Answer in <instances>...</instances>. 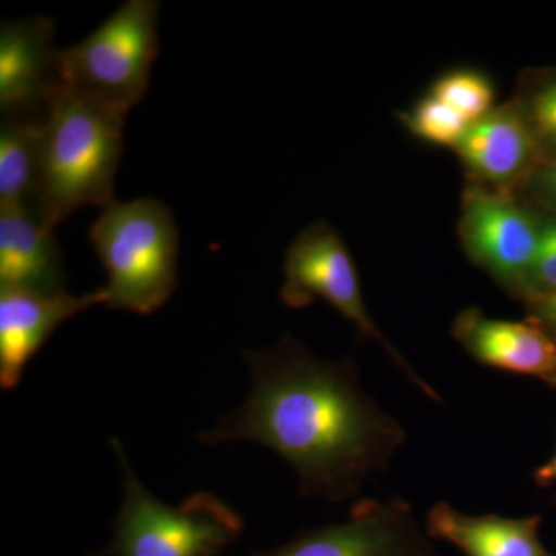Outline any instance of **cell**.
Wrapping results in <instances>:
<instances>
[{
  "label": "cell",
  "mask_w": 556,
  "mask_h": 556,
  "mask_svg": "<svg viewBox=\"0 0 556 556\" xmlns=\"http://www.w3.org/2000/svg\"><path fill=\"white\" fill-rule=\"evenodd\" d=\"M251 393L201 431V444L254 442L288 460L300 495L346 503L390 467L404 427L365 393L353 358L327 361L291 332L268 350L244 351Z\"/></svg>",
  "instance_id": "6da1fadb"
},
{
  "label": "cell",
  "mask_w": 556,
  "mask_h": 556,
  "mask_svg": "<svg viewBox=\"0 0 556 556\" xmlns=\"http://www.w3.org/2000/svg\"><path fill=\"white\" fill-rule=\"evenodd\" d=\"M126 116L65 89L43 115L36 206L58 226L86 206L115 200Z\"/></svg>",
  "instance_id": "7a4b0ae2"
},
{
  "label": "cell",
  "mask_w": 556,
  "mask_h": 556,
  "mask_svg": "<svg viewBox=\"0 0 556 556\" xmlns=\"http://www.w3.org/2000/svg\"><path fill=\"white\" fill-rule=\"evenodd\" d=\"M89 239L108 273L102 305L137 314L163 308L178 285L179 236L169 206L155 199L113 201Z\"/></svg>",
  "instance_id": "3957f363"
},
{
  "label": "cell",
  "mask_w": 556,
  "mask_h": 556,
  "mask_svg": "<svg viewBox=\"0 0 556 556\" xmlns=\"http://www.w3.org/2000/svg\"><path fill=\"white\" fill-rule=\"evenodd\" d=\"M110 444L123 471L124 496L105 556H223L243 535L241 515L212 493L166 506L139 481L119 439Z\"/></svg>",
  "instance_id": "277c9868"
},
{
  "label": "cell",
  "mask_w": 556,
  "mask_h": 556,
  "mask_svg": "<svg viewBox=\"0 0 556 556\" xmlns=\"http://www.w3.org/2000/svg\"><path fill=\"white\" fill-rule=\"evenodd\" d=\"M159 14L156 0H127L86 39L60 50L61 89L129 115L148 93Z\"/></svg>",
  "instance_id": "5b68a950"
},
{
  "label": "cell",
  "mask_w": 556,
  "mask_h": 556,
  "mask_svg": "<svg viewBox=\"0 0 556 556\" xmlns=\"http://www.w3.org/2000/svg\"><path fill=\"white\" fill-rule=\"evenodd\" d=\"M283 274L280 299L288 308L302 309L316 299L325 300L356 325L365 338L379 343L420 393L434 402L442 401L438 391L417 375L369 316L353 257L329 223L320 219L295 237L285 257Z\"/></svg>",
  "instance_id": "8992f818"
},
{
  "label": "cell",
  "mask_w": 556,
  "mask_h": 556,
  "mask_svg": "<svg viewBox=\"0 0 556 556\" xmlns=\"http://www.w3.org/2000/svg\"><path fill=\"white\" fill-rule=\"evenodd\" d=\"M543 219L517 195L470 182L460 200L457 233L467 257L504 291L522 300Z\"/></svg>",
  "instance_id": "52a82bcc"
},
{
  "label": "cell",
  "mask_w": 556,
  "mask_h": 556,
  "mask_svg": "<svg viewBox=\"0 0 556 556\" xmlns=\"http://www.w3.org/2000/svg\"><path fill=\"white\" fill-rule=\"evenodd\" d=\"M251 556H441L402 497L361 500L346 521L302 530L288 543Z\"/></svg>",
  "instance_id": "ba28073f"
},
{
  "label": "cell",
  "mask_w": 556,
  "mask_h": 556,
  "mask_svg": "<svg viewBox=\"0 0 556 556\" xmlns=\"http://www.w3.org/2000/svg\"><path fill=\"white\" fill-rule=\"evenodd\" d=\"M56 24L50 17L5 21L0 27L2 115H43L61 90Z\"/></svg>",
  "instance_id": "9c48e42d"
},
{
  "label": "cell",
  "mask_w": 556,
  "mask_h": 556,
  "mask_svg": "<svg viewBox=\"0 0 556 556\" xmlns=\"http://www.w3.org/2000/svg\"><path fill=\"white\" fill-rule=\"evenodd\" d=\"M455 152L471 182L511 195L541 163L535 137L511 100L470 124Z\"/></svg>",
  "instance_id": "30bf717a"
},
{
  "label": "cell",
  "mask_w": 556,
  "mask_h": 556,
  "mask_svg": "<svg viewBox=\"0 0 556 556\" xmlns=\"http://www.w3.org/2000/svg\"><path fill=\"white\" fill-rule=\"evenodd\" d=\"M102 305L100 289L83 295L0 289V387L13 390L25 368L65 320Z\"/></svg>",
  "instance_id": "8fae6325"
},
{
  "label": "cell",
  "mask_w": 556,
  "mask_h": 556,
  "mask_svg": "<svg viewBox=\"0 0 556 556\" xmlns=\"http://www.w3.org/2000/svg\"><path fill=\"white\" fill-rule=\"evenodd\" d=\"M452 336L485 367L532 376L556 387V342L529 320H497L481 309L467 308L453 320Z\"/></svg>",
  "instance_id": "7c38bea8"
},
{
  "label": "cell",
  "mask_w": 556,
  "mask_h": 556,
  "mask_svg": "<svg viewBox=\"0 0 556 556\" xmlns=\"http://www.w3.org/2000/svg\"><path fill=\"white\" fill-rule=\"evenodd\" d=\"M54 229L35 203L0 207V289L65 292L67 273Z\"/></svg>",
  "instance_id": "4fadbf2b"
},
{
  "label": "cell",
  "mask_w": 556,
  "mask_h": 556,
  "mask_svg": "<svg viewBox=\"0 0 556 556\" xmlns=\"http://www.w3.org/2000/svg\"><path fill=\"white\" fill-rule=\"evenodd\" d=\"M541 517L467 515L439 503L427 515V535L466 556H554L540 540Z\"/></svg>",
  "instance_id": "5bb4252c"
},
{
  "label": "cell",
  "mask_w": 556,
  "mask_h": 556,
  "mask_svg": "<svg viewBox=\"0 0 556 556\" xmlns=\"http://www.w3.org/2000/svg\"><path fill=\"white\" fill-rule=\"evenodd\" d=\"M43 115H5L2 118L0 207L20 206L36 201Z\"/></svg>",
  "instance_id": "9a60e30c"
},
{
  "label": "cell",
  "mask_w": 556,
  "mask_h": 556,
  "mask_svg": "<svg viewBox=\"0 0 556 556\" xmlns=\"http://www.w3.org/2000/svg\"><path fill=\"white\" fill-rule=\"evenodd\" d=\"M511 101L535 137L541 161L556 160V67L525 70Z\"/></svg>",
  "instance_id": "2e32d148"
},
{
  "label": "cell",
  "mask_w": 556,
  "mask_h": 556,
  "mask_svg": "<svg viewBox=\"0 0 556 556\" xmlns=\"http://www.w3.org/2000/svg\"><path fill=\"white\" fill-rule=\"evenodd\" d=\"M430 93L470 124L484 118L496 108L495 87L489 76L478 70L459 68L445 73L431 86Z\"/></svg>",
  "instance_id": "e0dca14e"
},
{
  "label": "cell",
  "mask_w": 556,
  "mask_h": 556,
  "mask_svg": "<svg viewBox=\"0 0 556 556\" xmlns=\"http://www.w3.org/2000/svg\"><path fill=\"white\" fill-rule=\"evenodd\" d=\"M402 123L420 141L441 148L455 149L464 137L470 123L464 119L456 110L439 101L433 94L420 98L412 110L402 115Z\"/></svg>",
  "instance_id": "ac0fdd59"
},
{
  "label": "cell",
  "mask_w": 556,
  "mask_h": 556,
  "mask_svg": "<svg viewBox=\"0 0 556 556\" xmlns=\"http://www.w3.org/2000/svg\"><path fill=\"white\" fill-rule=\"evenodd\" d=\"M540 248L521 302H533L556 291V215H543Z\"/></svg>",
  "instance_id": "d6986e66"
},
{
  "label": "cell",
  "mask_w": 556,
  "mask_h": 556,
  "mask_svg": "<svg viewBox=\"0 0 556 556\" xmlns=\"http://www.w3.org/2000/svg\"><path fill=\"white\" fill-rule=\"evenodd\" d=\"M517 197L541 215H556V160L541 161Z\"/></svg>",
  "instance_id": "ffe728a7"
},
{
  "label": "cell",
  "mask_w": 556,
  "mask_h": 556,
  "mask_svg": "<svg viewBox=\"0 0 556 556\" xmlns=\"http://www.w3.org/2000/svg\"><path fill=\"white\" fill-rule=\"evenodd\" d=\"M527 320L546 331L556 342V291L527 303Z\"/></svg>",
  "instance_id": "44dd1931"
},
{
  "label": "cell",
  "mask_w": 556,
  "mask_h": 556,
  "mask_svg": "<svg viewBox=\"0 0 556 556\" xmlns=\"http://www.w3.org/2000/svg\"><path fill=\"white\" fill-rule=\"evenodd\" d=\"M535 479L541 485L556 484V453L547 464L538 468Z\"/></svg>",
  "instance_id": "7402d4cb"
}]
</instances>
